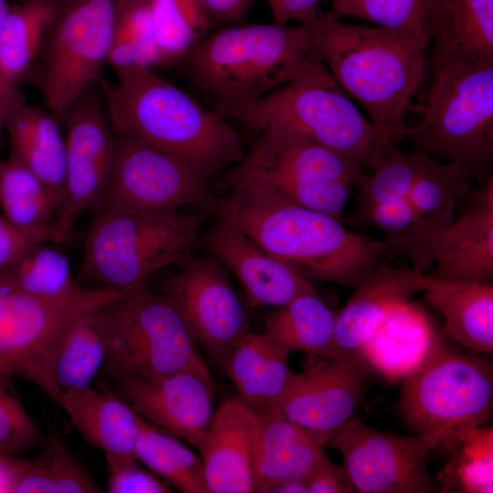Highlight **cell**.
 <instances>
[{
    "label": "cell",
    "mask_w": 493,
    "mask_h": 493,
    "mask_svg": "<svg viewBox=\"0 0 493 493\" xmlns=\"http://www.w3.org/2000/svg\"><path fill=\"white\" fill-rule=\"evenodd\" d=\"M212 210L269 256L309 280L356 288L388 254L383 241L351 231L341 221L257 184L241 183Z\"/></svg>",
    "instance_id": "obj_1"
},
{
    "label": "cell",
    "mask_w": 493,
    "mask_h": 493,
    "mask_svg": "<svg viewBox=\"0 0 493 493\" xmlns=\"http://www.w3.org/2000/svg\"><path fill=\"white\" fill-rule=\"evenodd\" d=\"M318 20L220 28L179 62L211 109L238 121L271 92L325 66L314 42Z\"/></svg>",
    "instance_id": "obj_2"
},
{
    "label": "cell",
    "mask_w": 493,
    "mask_h": 493,
    "mask_svg": "<svg viewBox=\"0 0 493 493\" xmlns=\"http://www.w3.org/2000/svg\"><path fill=\"white\" fill-rule=\"evenodd\" d=\"M115 71L117 83L104 85V91L116 133L174 157L208 185L241 161V132L222 114L151 67L132 65Z\"/></svg>",
    "instance_id": "obj_3"
},
{
    "label": "cell",
    "mask_w": 493,
    "mask_h": 493,
    "mask_svg": "<svg viewBox=\"0 0 493 493\" xmlns=\"http://www.w3.org/2000/svg\"><path fill=\"white\" fill-rule=\"evenodd\" d=\"M314 42L321 62L343 92L367 111L390 152L404 138L405 114L425 77V37L344 24L330 11L318 20Z\"/></svg>",
    "instance_id": "obj_4"
},
{
    "label": "cell",
    "mask_w": 493,
    "mask_h": 493,
    "mask_svg": "<svg viewBox=\"0 0 493 493\" xmlns=\"http://www.w3.org/2000/svg\"><path fill=\"white\" fill-rule=\"evenodd\" d=\"M205 220L203 212L96 213L86 239L79 279L123 294L144 289L149 278L191 260Z\"/></svg>",
    "instance_id": "obj_5"
},
{
    "label": "cell",
    "mask_w": 493,
    "mask_h": 493,
    "mask_svg": "<svg viewBox=\"0 0 493 493\" xmlns=\"http://www.w3.org/2000/svg\"><path fill=\"white\" fill-rule=\"evenodd\" d=\"M221 186L263 185L293 202L341 221L362 165L279 124L266 125Z\"/></svg>",
    "instance_id": "obj_6"
},
{
    "label": "cell",
    "mask_w": 493,
    "mask_h": 493,
    "mask_svg": "<svg viewBox=\"0 0 493 493\" xmlns=\"http://www.w3.org/2000/svg\"><path fill=\"white\" fill-rule=\"evenodd\" d=\"M237 121L252 135L270 123L285 126L371 171L389 153L325 66L271 92Z\"/></svg>",
    "instance_id": "obj_7"
},
{
    "label": "cell",
    "mask_w": 493,
    "mask_h": 493,
    "mask_svg": "<svg viewBox=\"0 0 493 493\" xmlns=\"http://www.w3.org/2000/svg\"><path fill=\"white\" fill-rule=\"evenodd\" d=\"M121 295L109 287L82 286L66 298L46 299L21 290L1 272L0 383L24 378L57 404L53 365L66 331L83 314Z\"/></svg>",
    "instance_id": "obj_8"
},
{
    "label": "cell",
    "mask_w": 493,
    "mask_h": 493,
    "mask_svg": "<svg viewBox=\"0 0 493 493\" xmlns=\"http://www.w3.org/2000/svg\"><path fill=\"white\" fill-rule=\"evenodd\" d=\"M110 338L99 375L113 382L163 378L183 371L211 375L191 331L164 296L144 289L101 306Z\"/></svg>",
    "instance_id": "obj_9"
},
{
    "label": "cell",
    "mask_w": 493,
    "mask_h": 493,
    "mask_svg": "<svg viewBox=\"0 0 493 493\" xmlns=\"http://www.w3.org/2000/svg\"><path fill=\"white\" fill-rule=\"evenodd\" d=\"M435 82L419 110L421 121L405 128L417 149L435 152L471 175L493 160V63L434 68Z\"/></svg>",
    "instance_id": "obj_10"
},
{
    "label": "cell",
    "mask_w": 493,
    "mask_h": 493,
    "mask_svg": "<svg viewBox=\"0 0 493 493\" xmlns=\"http://www.w3.org/2000/svg\"><path fill=\"white\" fill-rule=\"evenodd\" d=\"M493 369L479 354L460 351L440 338L403 379L400 410L414 435L480 425L492 409Z\"/></svg>",
    "instance_id": "obj_11"
},
{
    "label": "cell",
    "mask_w": 493,
    "mask_h": 493,
    "mask_svg": "<svg viewBox=\"0 0 493 493\" xmlns=\"http://www.w3.org/2000/svg\"><path fill=\"white\" fill-rule=\"evenodd\" d=\"M117 0H76L49 29L43 92L49 113L64 121L108 62Z\"/></svg>",
    "instance_id": "obj_12"
},
{
    "label": "cell",
    "mask_w": 493,
    "mask_h": 493,
    "mask_svg": "<svg viewBox=\"0 0 493 493\" xmlns=\"http://www.w3.org/2000/svg\"><path fill=\"white\" fill-rule=\"evenodd\" d=\"M448 429L398 435L376 430L351 417L332 436L343 467L362 493H433L439 488L427 458Z\"/></svg>",
    "instance_id": "obj_13"
},
{
    "label": "cell",
    "mask_w": 493,
    "mask_h": 493,
    "mask_svg": "<svg viewBox=\"0 0 493 493\" xmlns=\"http://www.w3.org/2000/svg\"><path fill=\"white\" fill-rule=\"evenodd\" d=\"M115 136V163L97 213L157 214L190 204L210 205V185L183 163L138 139Z\"/></svg>",
    "instance_id": "obj_14"
},
{
    "label": "cell",
    "mask_w": 493,
    "mask_h": 493,
    "mask_svg": "<svg viewBox=\"0 0 493 493\" xmlns=\"http://www.w3.org/2000/svg\"><path fill=\"white\" fill-rule=\"evenodd\" d=\"M64 121V186L51 236L58 244L71 239L83 212H99L116 155V136L106 122L97 96L90 90L76 102Z\"/></svg>",
    "instance_id": "obj_15"
},
{
    "label": "cell",
    "mask_w": 493,
    "mask_h": 493,
    "mask_svg": "<svg viewBox=\"0 0 493 493\" xmlns=\"http://www.w3.org/2000/svg\"><path fill=\"white\" fill-rule=\"evenodd\" d=\"M167 284L164 297L176 309L196 344L224 371L237 341L248 332L245 309L226 267L214 256L193 257Z\"/></svg>",
    "instance_id": "obj_16"
},
{
    "label": "cell",
    "mask_w": 493,
    "mask_h": 493,
    "mask_svg": "<svg viewBox=\"0 0 493 493\" xmlns=\"http://www.w3.org/2000/svg\"><path fill=\"white\" fill-rule=\"evenodd\" d=\"M368 368L360 354L342 360L308 356L278 412L323 447L352 417L364 394Z\"/></svg>",
    "instance_id": "obj_17"
},
{
    "label": "cell",
    "mask_w": 493,
    "mask_h": 493,
    "mask_svg": "<svg viewBox=\"0 0 493 493\" xmlns=\"http://www.w3.org/2000/svg\"><path fill=\"white\" fill-rule=\"evenodd\" d=\"M110 386L146 422L200 450L213 415L211 375L183 371L158 379L131 376Z\"/></svg>",
    "instance_id": "obj_18"
},
{
    "label": "cell",
    "mask_w": 493,
    "mask_h": 493,
    "mask_svg": "<svg viewBox=\"0 0 493 493\" xmlns=\"http://www.w3.org/2000/svg\"><path fill=\"white\" fill-rule=\"evenodd\" d=\"M215 215L203 236L204 246L240 281L252 307L280 308L298 296L317 292L311 280L269 256L227 218Z\"/></svg>",
    "instance_id": "obj_19"
},
{
    "label": "cell",
    "mask_w": 493,
    "mask_h": 493,
    "mask_svg": "<svg viewBox=\"0 0 493 493\" xmlns=\"http://www.w3.org/2000/svg\"><path fill=\"white\" fill-rule=\"evenodd\" d=\"M262 418L238 397L213 413L200 448L209 493L254 492V465Z\"/></svg>",
    "instance_id": "obj_20"
},
{
    "label": "cell",
    "mask_w": 493,
    "mask_h": 493,
    "mask_svg": "<svg viewBox=\"0 0 493 493\" xmlns=\"http://www.w3.org/2000/svg\"><path fill=\"white\" fill-rule=\"evenodd\" d=\"M430 280L414 268H395L383 261L337 313L332 360L359 354L381 322L414 294L425 291Z\"/></svg>",
    "instance_id": "obj_21"
},
{
    "label": "cell",
    "mask_w": 493,
    "mask_h": 493,
    "mask_svg": "<svg viewBox=\"0 0 493 493\" xmlns=\"http://www.w3.org/2000/svg\"><path fill=\"white\" fill-rule=\"evenodd\" d=\"M424 34L433 69L493 63V0H428Z\"/></svg>",
    "instance_id": "obj_22"
},
{
    "label": "cell",
    "mask_w": 493,
    "mask_h": 493,
    "mask_svg": "<svg viewBox=\"0 0 493 493\" xmlns=\"http://www.w3.org/2000/svg\"><path fill=\"white\" fill-rule=\"evenodd\" d=\"M460 216L441 237L435 254L436 278L491 282L493 278V180L469 194Z\"/></svg>",
    "instance_id": "obj_23"
},
{
    "label": "cell",
    "mask_w": 493,
    "mask_h": 493,
    "mask_svg": "<svg viewBox=\"0 0 493 493\" xmlns=\"http://www.w3.org/2000/svg\"><path fill=\"white\" fill-rule=\"evenodd\" d=\"M289 352L267 333L246 332L227 357L224 372L236 386L237 397L261 418L278 412L299 381V373L288 367Z\"/></svg>",
    "instance_id": "obj_24"
},
{
    "label": "cell",
    "mask_w": 493,
    "mask_h": 493,
    "mask_svg": "<svg viewBox=\"0 0 493 493\" xmlns=\"http://www.w3.org/2000/svg\"><path fill=\"white\" fill-rule=\"evenodd\" d=\"M60 393L57 404L84 439L100 448L105 457H134L142 417L106 382Z\"/></svg>",
    "instance_id": "obj_25"
},
{
    "label": "cell",
    "mask_w": 493,
    "mask_h": 493,
    "mask_svg": "<svg viewBox=\"0 0 493 493\" xmlns=\"http://www.w3.org/2000/svg\"><path fill=\"white\" fill-rule=\"evenodd\" d=\"M440 336L427 312L409 301L381 322L359 354L386 379L403 380L422 364Z\"/></svg>",
    "instance_id": "obj_26"
},
{
    "label": "cell",
    "mask_w": 493,
    "mask_h": 493,
    "mask_svg": "<svg viewBox=\"0 0 493 493\" xmlns=\"http://www.w3.org/2000/svg\"><path fill=\"white\" fill-rule=\"evenodd\" d=\"M4 127L10 140V155L44 183L58 214L66 164L65 138L58 121L50 113L27 105L20 99L9 109Z\"/></svg>",
    "instance_id": "obj_27"
},
{
    "label": "cell",
    "mask_w": 493,
    "mask_h": 493,
    "mask_svg": "<svg viewBox=\"0 0 493 493\" xmlns=\"http://www.w3.org/2000/svg\"><path fill=\"white\" fill-rule=\"evenodd\" d=\"M428 302L443 316V332L467 351H493V285L431 276L424 291Z\"/></svg>",
    "instance_id": "obj_28"
},
{
    "label": "cell",
    "mask_w": 493,
    "mask_h": 493,
    "mask_svg": "<svg viewBox=\"0 0 493 493\" xmlns=\"http://www.w3.org/2000/svg\"><path fill=\"white\" fill-rule=\"evenodd\" d=\"M330 460L303 430L278 412L262 418L254 465V492L267 493L275 485L308 477Z\"/></svg>",
    "instance_id": "obj_29"
},
{
    "label": "cell",
    "mask_w": 493,
    "mask_h": 493,
    "mask_svg": "<svg viewBox=\"0 0 493 493\" xmlns=\"http://www.w3.org/2000/svg\"><path fill=\"white\" fill-rule=\"evenodd\" d=\"M470 176L468 170L459 163H440L429 158L407 196L430 266L441 237L454 220L458 201L470 192Z\"/></svg>",
    "instance_id": "obj_30"
},
{
    "label": "cell",
    "mask_w": 493,
    "mask_h": 493,
    "mask_svg": "<svg viewBox=\"0 0 493 493\" xmlns=\"http://www.w3.org/2000/svg\"><path fill=\"white\" fill-rule=\"evenodd\" d=\"M109 351V332L100 306L76 320L60 342L53 365V378L59 393L91 387Z\"/></svg>",
    "instance_id": "obj_31"
},
{
    "label": "cell",
    "mask_w": 493,
    "mask_h": 493,
    "mask_svg": "<svg viewBox=\"0 0 493 493\" xmlns=\"http://www.w3.org/2000/svg\"><path fill=\"white\" fill-rule=\"evenodd\" d=\"M0 206L4 217L38 243L51 240L57 208L44 183L13 156L0 161Z\"/></svg>",
    "instance_id": "obj_32"
},
{
    "label": "cell",
    "mask_w": 493,
    "mask_h": 493,
    "mask_svg": "<svg viewBox=\"0 0 493 493\" xmlns=\"http://www.w3.org/2000/svg\"><path fill=\"white\" fill-rule=\"evenodd\" d=\"M44 446L32 458L15 459L12 493L103 492L59 435H50Z\"/></svg>",
    "instance_id": "obj_33"
},
{
    "label": "cell",
    "mask_w": 493,
    "mask_h": 493,
    "mask_svg": "<svg viewBox=\"0 0 493 493\" xmlns=\"http://www.w3.org/2000/svg\"><path fill=\"white\" fill-rule=\"evenodd\" d=\"M52 0H26L9 7L0 36V80L16 88L34 63L56 19Z\"/></svg>",
    "instance_id": "obj_34"
},
{
    "label": "cell",
    "mask_w": 493,
    "mask_h": 493,
    "mask_svg": "<svg viewBox=\"0 0 493 493\" xmlns=\"http://www.w3.org/2000/svg\"><path fill=\"white\" fill-rule=\"evenodd\" d=\"M336 318L337 313L318 292L306 293L278 308L269 319L266 333L289 351L332 360Z\"/></svg>",
    "instance_id": "obj_35"
},
{
    "label": "cell",
    "mask_w": 493,
    "mask_h": 493,
    "mask_svg": "<svg viewBox=\"0 0 493 493\" xmlns=\"http://www.w3.org/2000/svg\"><path fill=\"white\" fill-rule=\"evenodd\" d=\"M134 457L180 492L209 493L202 458L178 438L159 431L144 419Z\"/></svg>",
    "instance_id": "obj_36"
},
{
    "label": "cell",
    "mask_w": 493,
    "mask_h": 493,
    "mask_svg": "<svg viewBox=\"0 0 493 493\" xmlns=\"http://www.w3.org/2000/svg\"><path fill=\"white\" fill-rule=\"evenodd\" d=\"M450 446L443 472L446 491L491 493L493 490V431L480 425H462L442 438Z\"/></svg>",
    "instance_id": "obj_37"
},
{
    "label": "cell",
    "mask_w": 493,
    "mask_h": 493,
    "mask_svg": "<svg viewBox=\"0 0 493 493\" xmlns=\"http://www.w3.org/2000/svg\"><path fill=\"white\" fill-rule=\"evenodd\" d=\"M156 65L180 61L211 27L199 0H150Z\"/></svg>",
    "instance_id": "obj_38"
},
{
    "label": "cell",
    "mask_w": 493,
    "mask_h": 493,
    "mask_svg": "<svg viewBox=\"0 0 493 493\" xmlns=\"http://www.w3.org/2000/svg\"><path fill=\"white\" fill-rule=\"evenodd\" d=\"M429 158L422 149L411 153L393 149L371 173H360L353 185L358 189L357 206L346 222L359 226L363 217L377 205L407 198Z\"/></svg>",
    "instance_id": "obj_39"
},
{
    "label": "cell",
    "mask_w": 493,
    "mask_h": 493,
    "mask_svg": "<svg viewBox=\"0 0 493 493\" xmlns=\"http://www.w3.org/2000/svg\"><path fill=\"white\" fill-rule=\"evenodd\" d=\"M4 273L21 290L46 299H60L82 288L67 257L45 243H36Z\"/></svg>",
    "instance_id": "obj_40"
},
{
    "label": "cell",
    "mask_w": 493,
    "mask_h": 493,
    "mask_svg": "<svg viewBox=\"0 0 493 493\" xmlns=\"http://www.w3.org/2000/svg\"><path fill=\"white\" fill-rule=\"evenodd\" d=\"M108 62L115 70L132 65L156 66L150 0H117Z\"/></svg>",
    "instance_id": "obj_41"
},
{
    "label": "cell",
    "mask_w": 493,
    "mask_h": 493,
    "mask_svg": "<svg viewBox=\"0 0 493 493\" xmlns=\"http://www.w3.org/2000/svg\"><path fill=\"white\" fill-rule=\"evenodd\" d=\"M359 226L380 229L389 254L410 259L414 269L425 273L431 267L424 255L407 198L377 205L363 217Z\"/></svg>",
    "instance_id": "obj_42"
},
{
    "label": "cell",
    "mask_w": 493,
    "mask_h": 493,
    "mask_svg": "<svg viewBox=\"0 0 493 493\" xmlns=\"http://www.w3.org/2000/svg\"><path fill=\"white\" fill-rule=\"evenodd\" d=\"M427 3L428 0H333L331 11L339 17L353 16L377 26L425 36Z\"/></svg>",
    "instance_id": "obj_43"
},
{
    "label": "cell",
    "mask_w": 493,
    "mask_h": 493,
    "mask_svg": "<svg viewBox=\"0 0 493 493\" xmlns=\"http://www.w3.org/2000/svg\"><path fill=\"white\" fill-rule=\"evenodd\" d=\"M47 437L28 414L12 384L0 383V455L16 456L46 443Z\"/></svg>",
    "instance_id": "obj_44"
},
{
    "label": "cell",
    "mask_w": 493,
    "mask_h": 493,
    "mask_svg": "<svg viewBox=\"0 0 493 493\" xmlns=\"http://www.w3.org/2000/svg\"><path fill=\"white\" fill-rule=\"evenodd\" d=\"M107 492L170 493L169 485L154 473L143 469L135 457H106Z\"/></svg>",
    "instance_id": "obj_45"
},
{
    "label": "cell",
    "mask_w": 493,
    "mask_h": 493,
    "mask_svg": "<svg viewBox=\"0 0 493 493\" xmlns=\"http://www.w3.org/2000/svg\"><path fill=\"white\" fill-rule=\"evenodd\" d=\"M255 0H199L211 26L221 28L240 25Z\"/></svg>",
    "instance_id": "obj_46"
},
{
    "label": "cell",
    "mask_w": 493,
    "mask_h": 493,
    "mask_svg": "<svg viewBox=\"0 0 493 493\" xmlns=\"http://www.w3.org/2000/svg\"><path fill=\"white\" fill-rule=\"evenodd\" d=\"M323 0H267L273 22L288 24L297 21L299 24H310L322 15L319 12V5Z\"/></svg>",
    "instance_id": "obj_47"
},
{
    "label": "cell",
    "mask_w": 493,
    "mask_h": 493,
    "mask_svg": "<svg viewBox=\"0 0 493 493\" xmlns=\"http://www.w3.org/2000/svg\"><path fill=\"white\" fill-rule=\"evenodd\" d=\"M309 493H351L356 491L343 467L331 461L319 467L307 479Z\"/></svg>",
    "instance_id": "obj_48"
},
{
    "label": "cell",
    "mask_w": 493,
    "mask_h": 493,
    "mask_svg": "<svg viewBox=\"0 0 493 493\" xmlns=\"http://www.w3.org/2000/svg\"><path fill=\"white\" fill-rule=\"evenodd\" d=\"M36 243L0 215V273L13 266Z\"/></svg>",
    "instance_id": "obj_49"
},
{
    "label": "cell",
    "mask_w": 493,
    "mask_h": 493,
    "mask_svg": "<svg viewBox=\"0 0 493 493\" xmlns=\"http://www.w3.org/2000/svg\"><path fill=\"white\" fill-rule=\"evenodd\" d=\"M22 99L16 88L10 87L0 80V132L11 106Z\"/></svg>",
    "instance_id": "obj_50"
},
{
    "label": "cell",
    "mask_w": 493,
    "mask_h": 493,
    "mask_svg": "<svg viewBox=\"0 0 493 493\" xmlns=\"http://www.w3.org/2000/svg\"><path fill=\"white\" fill-rule=\"evenodd\" d=\"M16 456L0 455V492H12L15 481Z\"/></svg>",
    "instance_id": "obj_51"
},
{
    "label": "cell",
    "mask_w": 493,
    "mask_h": 493,
    "mask_svg": "<svg viewBox=\"0 0 493 493\" xmlns=\"http://www.w3.org/2000/svg\"><path fill=\"white\" fill-rule=\"evenodd\" d=\"M267 493H309L308 481L302 477L289 478L275 485Z\"/></svg>",
    "instance_id": "obj_52"
},
{
    "label": "cell",
    "mask_w": 493,
    "mask_h": 493,
    "mask_svg": "<svg viewBox=\"0 0 493 493\" xmlns=\"http://www.w3.org/2000/svg\"><path fill=\"white\" fill-rule=\"evenodd\" d=\"M9 7L7 0H0V36L7 17Z\"/></svg>",
    "instance_id": "obj_53"
}]
</instances>
